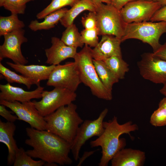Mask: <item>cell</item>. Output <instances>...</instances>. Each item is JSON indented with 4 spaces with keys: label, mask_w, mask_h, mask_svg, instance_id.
<instances>
[{
    "label": "cell",
    "mask_w": 166,
    "mask_h": 166,
    "mask_svg": "<svg viewBox=\"0 0 166 166\" xmlns=\"http://www.w3.org/2000/svg\"><path fill=\"white\" fill-rule=\"evenodd\" d=\"M51 43V46L45 50L46 64L55 65L60 64L67 59L74 58L77 53V48L67 45L57 37H52Z\"/></svg>",
    "instance_id": "16"
},
{
    "label": "cell",
    "mask_w": 166,
    "mask_h": 166,
    "mask_svg": "<svg viewBox=\"0 0 166 166\" xmlns=\"http://www.w3.org/2000/svg\"><path fill=\"white\" fill-rule=\"evenodd\" d=\"M150 123L155 127H162L166 125V109L162 107L158 108L151 115Z\"/></svg>",
    "instance_id": "31"
},
{
    "label": "cell",
    "mask_w": 166,
    "mask_h": 166,
    "mask_svg": "<svg viewBox=\"0 0 166 166\" xmlns=\"http://www.w3.org/2000/svg\"><path fill=\"white\" fill-rule=\"evenodd\" d=\"M82 42L90 47H95L98 44L99 41V32L97 28L82 30L81 32Z\"/></svg>",
    "instance_id": "30"
},
{
    "label": "cell",
    "mask_w": 166,
    "mask_h": 166,
    "mask_svg": "<svg viewBox=\"0 0 166 166\" xmlns=\"http://www.w3.org/2000/svg\"><path fill=\"white\" fill-rule=\"evenodd\" d=\"M136 0H112L111 4L120 10L127 4Z\"/></svg>",
    "instance_id": "36"
},
{
    "label": "cell",
    "mask_w": 166,
    "mask_h": 166,
    "mask_svg": "<svg viewBox=\"0 0 166 166\" xmlns=\"http://www.w3.org/2000/svg\"><path fill=\"white\" fill-rule=\"evenodd\" d=\"M4 105H0V115L7 121L14 123L18 119V117L16 115L12 114L11 112L8 110Z\"/></svg>",
    "instance_id": "33"
},
{
    "label": "cell",
    "mask_w": 166,
    "mask_h": 166,
    "mask_svg": "<svg viewBox=\"0 0 166 166\" xmlns=\"http://www.w3.org/2000/svg\"><path fill=\"white\" fill-rule=\"evenodd\" d=\"M140 73L145 79L156 84L166 82V61L160 59L153 53H145L138 62Z\"/></svg>",
    "instance_id": "11"
},
{
    "label": "cell",
    "mask_w": 166,
    "mask_h": 166,
    "mask_svg": "<svg viewBox=\"0 0 166 166\" xmlns=\"http://www.w3.org/2000/svg\"><path fill=\"white\" fill-rule=\"evenodd\" d=\"M25 30L22 29L3 36L4 42L0 46V62L3 59L7 58L16 64L26 65L28 62L23 55L21 49L22 45L28 41L25 36Z\"/></svg>",
    "instance_id": "12"
},
{
    "label": "cell",
    "mask_w": 166,
    "mask_h": 166,
    "mask_svg": "<svg viewBox=\"0 0 166 166\" xmlns=\"http://www.w3.org/2000/svg\"><path fill=\"white\" fill-rule=\"evenodd\" d=\"M81 83L77 65L73 61L55 65L47 80L46 85L75 92Z\"/></svg>",
    "instance_id": "9"
},
{
    "label": "cell",
    "mask_w": 166,
    "mask_h": 166,
    "mask_svg": "<svg viewBox=\"0 0 166 166\" xmlns=\"http://www.w3.org/2000/svg\"><path fill=\"white\" fill-rule=\"evenodd\" d=\"M166 33V22L151 21L126 23L122 42L127 40H139L149 45L153 52L160 46L159 40L161 35Z\"/></svg>",
    "instance_id": "5"
},
{
    "label": "cell",
    "mask_w": 166,
    "mask_h": 166,
    "mask_svg": "<svg viewBox=\"0 0 166 166\" xmlns=\"http://www.w3.org/2000/svg\"><path fill=\"white\" fill-rule=\"evenodd\" d=\"M35 0H6L3 7L11 14H24L27 3Z\"/></svg>",
    "instance_id": "29"
},
{
    "label": "cell",
    "mask_w": 166,
    "mask_h": 166,
    "mask_svg": "<svg viewBox=\"0 0 166 166\" xmlns=\"http://www.w3.org/2000/svg\"><path fill=\"white\" fill-rule=\"evenodd\" d=\"M108 112V109L105 108L96 119L85 120L80 125L71 146V151L75 160L79 159L81 148L87 141L93 136L99 137L102 134L104 130V120Z\"/></svg>",
    "instance_id": "8"
},
{
    "label": "cell",
    "mask_w": 166,
    "mask_h": 166,
    "mask_svg": "<svg viewBox=\"0 0 166 166\" xmlns=\"http://www.w3.org/2000/svg\"><path fill=\"white\" fill-rule=\"evenodd\" d=\"M146 159L145 152L140 150L123 148L111 160L112 166H142Z\"/></svg>",
    "instance_id": "18"
},
{
    "label": "cell",
    "mask_w": 166,
    "mask_h": 166,
    "mask_svg": "<svg viewBox=\"0 0 166 166\" xmlns=\"http://www.w3.org/2000/svg\"><path fill=\"white\" fill-rule=\"evenodd\" d=\"M147 0L154 1V2H156V1H158V0Z\"/></svg>",
    "instance_id": "43"
},
{
    "label": "cell",
    "mask_w": 166,
    "mask_h": 166,
    "mask_svg": "<svg viewBox=\"0 0 166 166\" xmlns=\"http://www.w3.org/2000/svg\"><path fill=\"white\" fill-rule=\"evenodd\" d=\"M96 151L85 152L81 158H79V160L77 166H81L84 160L88 157L94 153Z\"/></svg>",
    "instance_id": "37"
},
{
    "label": "cell",
    "mask_w": 166,
    "mask_h": 166,
    "mask_svg": "<svg viewBox=\"0 0 166 166\" xmlns=\"http://www.w3.org/2000/svg\"><path fill=\"white\" fill-rule=\"evenodd\" d=\"M103 61L119 80L124 78L129 70L128 64L123 59L122 56H113Z\"/></svg>",
    "instance_id": "24"
},
{
    "label": "cell",
    "mask_w": 166,
    "mask_h": 166,
    "mask_svg": "<svg viewBox=\"0 0 166 166\" xmlns=\"http://www.w3.org/2000/svg\"><path fill=\"white\" fill-rule=\"evenodd\" d=\"M162 6L166 5V0H158Z\"/></svg>",
    "instance_id": "41"
},
{
    "label": "cell",
    "mask_w": 166,
    "mask_h": 166,
    "mask_svg": "<svg viewBox=\"0 0 166 166\" xmlns=\"http://www.w3.org/2000/svg\"><path fill=\"white\" fill-rule=\"evenodd\" d=\"M93 62L101 82L107 89L112 92L113 85L117 83L119 80L115 76L104 61L93 59Z\"/></svg>",
    "instance_id": "22"
},
{
    "label": "cell",
    "mask_w": 166,
    "mask_h": 166,
    "mask_svg": "<svg viewBox=\"0 0 166 166\" xmlns=\"http://www.w3.org/2000/svg\"><path fill=\"white\" fill-rule=\"evenodd\" d=\"M25 26L24 22L19 19L18 14H11L8 16L0 17V36L14 31L22 29Z\"/></svg>",
    "instance_id": "25"
},
{
    "label": "cell",
    "mask_w": 166,
    "mask_h": 166,
    "mask_svg": "<svg viewBox=\"0 0 166 166\" xmlns=\"http://www.w3.org/2000/svg\"><path fill=\"white\" fill-rule=\"evenodd\" d=\"M152 53L156 57L166 61V42Z\"/></svg>",
    "instance_id": "35"
},
{
    "label": "cell",
    "mask_w": 166,
    "mask_h": 166,
    "mask_svg": "<svg viewBox=\"0 0 166 166\" xmlns=\"http://www.w3.org/2000/svg\"><path fill=\"white\" fill-rule=\"evenodd\" d=\"M150 21L153 22L164 21L166 22V5L162 6L158 10Z\"/></svg>",
    "instance_id": "34"
},
{
    "label": "cell",
    "mask_w": 166,
    "mask_h": 166,
    "mask_svg": "<svg viewBox=\"0 0 166 166\" xmlns=\"http://www.w3.org/2000/svg\"><path fill=\"white\" fill-rule=\"evenodd\" d=\"M160 93L166 97V82L163 84V86L160 90Z\"/></svg>",
    "instance_id": "40"
},
{
    "label": "cell",
    "mask_w": 166,
    "mask_h": 166,
    "mask_svg": "<svg viewBox=\"0 0 166 166\" xmlns=\"http://www.w3.org/2000/svg\"><path fill=\"white\" fill-rule=\"evenodd\" d=\"M1 77L4 78L9 83H17L25 85L28 89H30L32 85H36L37 86L40 84L35 80L19 75L5 66L0 62Z\"/></svg>",
    "instance_id": "23"
},
{
    "label": "cell",
    "mask_w": 166,
    "mask_h": 166,
    "mask_svg": "<svg viewBox=\"0 0 166 166\" xmlns=\"http://www.w3.org/2000/svg\"><path fill=\"white\" fill-rule=\"evenodd\" d=\"M80 0H52L51 3L38 13L36 17L38 19L44 18L49 14L66 6L72 7Z\"/></svg>",
    "instance_id": "28"
},
{
    "label": "cell",
    "mask_w": 166,
    "mask_h": 166,
    "mask_svg": "<svg viewBox=\"0 0 166 166\" xmlns=\"http://www.w3.org/2000/svg\"><path fill=\"white\" fill-rule=\"evenodd\" d=\"M29 138L25 143L33 149L26 153L33 158L44 161V166H56L71 164L73 161L69 156L71 144L59 136L46 130L34 128H26Z\"/></svg>",
    "instance_id": "1"
},
{
    "label": "cell",
    "mask_w": 166,
    "mask_h": 166,
    "mask_svg": "<svg viewBox=\"0 0 166 166\" xmlns=\"http://www.w3.org/2000/svg\"><path fill=\"white\" fill-rule=\"evenodd\" d=\"M68 9L63 8L47 15L44 20L39 22L35 20L31 21L28 27L34 31L41 30H48L53 28L60 22Z\"/></svg>",
    "instance_id": "21"
},
{
    "label": "cell",
    "mask_w": 166,
    "mask_h": 166,
    "mask_svg": "<svg viewBox=\"0 0 166 166\" xmlns=\"http://www.w3.org/2000/svg\"><path fill=\"white\" fill-rule=\"evenodd\" d=\"M81 22L85 29H89L97 28V18L96 12H89L88 14L82 17Z\"/></svg>",
    "instance_id": "32"
},
{
    "label": "cell",
    "mask_w": 166,
    "mask_h": 166,
    "mask_svg": "<svg viewBox=\"0 0 166 166\" xmlns=\"http://www.w3.org/2000/svg\"><path fill=\"white\" fill-rule=\"evenodd\" d=\"M16 129L14 123L4 122L0 120V142L5 144L8 148L7 164L9 166L13 164L18 148L14 137Z\"/></svg>",
    "instance_id": "19"
},
{
    "label": "cell",
    "mask_w": 166,
    "mask_h": 166,
    "mask_svg": "<svg viewBox=\"0 0 166 166\" xmlns=\"http://www.w3.org/2000/svg\"><path fill=\"white\" fill-rule=\"evenodd\" d=\"M103 126L104 130L102 134L90 142L91 147L100 146L101 148L102 156L99 166H108L115 155L125 148L126 140L124 138H120L121 135L126 134L131 136L130 132L139 129L138 125L131 121L120 124L115 116L108 121H104Z\"/></svg>",
    "instance_id": "2"
},
{
    "label": "cell",
    "mask_w": 166,
    "mask_h": 166,
    "mask_svg": "<svg viewBox=\"0 0 166 166\" xmlns=\"http://www.w3.org/2000/svg\"><path fill=\"white\" fill-rule=\"evenodd\" d=\"M121 39L112 35L102 36L101 39L97 45L92 49L93 59L104 60L112 57L122 56L121 47Z\"/></svg>",
    "instance_id": "15"
},
{
    "label": "cell",
    "mask_w": 166,
    "mask_h": 166,
    "mask_svg": "<svg viewBox=\"0 0 166 166\" xmlns=\"http://www.w3.org/2000/svg\"><path fill=\"white\" fill-rule=\"evenodd\" d=\"M75 92L67 89L54 87L50 91L43 90L42 99L32 101L36 108L43 117L53 113L60 107L67 105L76 100Z\"/></svg>",
    "instance_id": "7"
},
{
    "label": "cell",
    "mask_w": 166,
    "mask_h": 166,
    "mask_svg": "<svg viewBox=\"0 0 166 166\" xmlns=\"http://www.w3.org/2000/svg\"><path fill=\"white\" fill-rule=\"evenodd\" d=\"M77 109V105L72 102L44 117L46 130L72 144L80 125L84 121Z\"/></svg>",
    "instance_id": "3"
},
{
    "label": "cell",
    "mask_w": 166,
    "mask_h": 166,
    "mask_svg": "<svg viewBox=\"0 0 166 166\" xmlns=\"http://www.w3.org/2000/svg\"><path fill=\"white\" fill-rule=\"evenodd\" d=\"M45 163L41 160L37 161L34 160L23 148L20 147L16 151L13 165L14 166H42Z\"/></svg>",
    "instance_id": "27"
},
{
    "label": "cell",
    "mask_w": 166,
    "mask_h": 166,
    "mask_svg": "<svg viewBox=\"0 0 166 166\" xmlns=\"http://www.w3.org/2000/svg\"><path fill=\"white\" fill-rule=\"evenodd\" d=\"M6 0H0V6L2 7Z\"/></svg>",
    "instance_id": "42"
},
{
    "label": "cell",
    "mask_w": 166,
    "mask_h": 166,
    "mask_svg": "<svg viewBox=\"0 0 166 166\" xmlns=\"http://www.w3.org/2000/svg\"><path fill=\"white\" fill-rule=\"evenodd\" d=\"M44 89V87L40 85L34 90L27 91L21 88L13 86L8 83L0 84V100L21 102L29 101L33 99L42 98Z\"/></svg>",
    "instance_id": "14"
},
{
    "label": "cell",
    "mask_w": 166,
    "mask_h": 166,
    "mask_svg": "<svg viewBox=\"0 0 166 166\" xmlns=\"http://www.w3.org/2000/svg\"><path fill=\"white\" fill-rule=\"evenodd\" d=\"M98 6L101 3L111 4L112 0H92Z\"/></svg>",
    "instance_id": "38"
},
{
    "label": "cell",
    "mask_w": 166,
    "mask_h": 166,
    "mask_svg": "<svg viewBox=\"0 0 166 166\" xmlns=\"http://www.w3.org/2000/svg\"><path fill=\"white\" fill-rule=\"evenodd\" d=\"M91 49L90 47L85 45L73 58L81 82L89 88L94 96L99 99L111 101L113 99L112 92L106 88L98 75L93 63Z\"/></svg>",
    "instance_id": "4"
},
{
    "label": "cell",
    "mask_w": 166,
    "mask_h": 166,
    "mask_svg": "<svg viewBox=\"0 0 166 166\" xmlns=\"http://www.w3.org/2000/svg\"><path fill=\"white\" fill-rule=\"evenodd\" d=\"M0 104L9 108L18 117V119L29 124L31 127L38 130H46L44 117L40 114L32 101L24 102L0 100Z\"/></svg>",
    "instance_id": "13"
},
{
    "label": "cell",
    "mask_w": 166,
    "mask_h": 166,
    "mask_svg": "<svg viewBox=\"0 0 166 166\" xmlns=\"http://www.w3.org/2000/svg\"><path fill=\"white\" fill-rule=\"evenodd\" d=\"M162 6L158 1L136 0L125 5L120 10L126 23L150 21Z\"/></svg>",
    "instance_id": "10"
},
{
    "label": "cell",
    "mask_w": 166,
    "mask_h": 166,
    "mask_svg": "<svg viewBox=\"0 0 166 166\" xmlns=\"http://www.w3.org/2000/svg\"><path fill=\"white\" fill-rule=\"evenodd\" d=\"M158 107H162L166 109V97L163 98L159 102Z\"/></svg>",
    "instance_id": "39"
},
{
    "label": "cell",
    "mask_w": 166,
    "mask_h": 166,
    "mask_svg": "<svg viewBox=\"0 0 166 166\" xmlns=\"http://www.w3.org/2000/svg\"><path fill=\"white\" fill-rule=\"evenodd\" d=\"M6 64L16 72L35 80L39 84L41 81L48 79L55 66L54 65L49 66L37 65H26L10 62H6Z\"/></svg>",
    "instance_id": "17"
},
{
    "label": "cell",
    "mask_w": 166,
    "mask_h": 166,
    "mask_svg": "<svg viewBox=\"0 0 166 166\" xmlns=\"http://www.w3.org/2000/svg\"><path fill=\"white\" fill-rule=\"evenodd\" d=\"M96 13L99 35H112L121 39L126 23L120 10L111 4L101 3L98 5Z\"/></svg>",
    "instance_id": "6"
},
{
    "label": "cell",
    "mask_w": 166,
    "mask_h": 166,
    "mask_svg": "<svg viewBox=\"0 0 166 166\" xmlns=\"http://www.w3.org/2000/svg\"><path fill=\"white\" fill-rule=\"evenodd\" d=\"M63 32L61 40L67 46L77 48H82L84 45L82 42L81 33L73 23L69 26Z\"/></svg>",
    "instance_id": "26"
},
{
    "label": "cell",
    "mask_w": 166,
    "mask_h": 166,
    "mask_svg": "<svg viewBox=\"0 0 166 166\" xmlns=\"http://www.w3.org/2000/svg\"><path fill=\"white\" fill-rule=\"evenodd\" d=\"M98 6L92 0H80L70 9H68L60 22L66 28L73 23L74 19L80 14L85 10L97 12Z\"/></svg>",
    "instance_id": "20"
}]
</instances>
